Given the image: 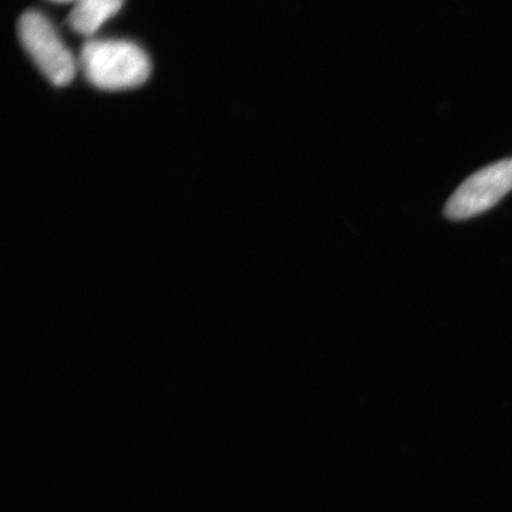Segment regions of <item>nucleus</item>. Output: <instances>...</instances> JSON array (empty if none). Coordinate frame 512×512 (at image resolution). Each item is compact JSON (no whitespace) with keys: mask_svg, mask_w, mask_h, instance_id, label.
<instances>
[{"mask_svg":"<svg viewBox=\"0 0 512 512\" xmlns=\"http://www.w3.org/2000/svg\"><path fill=\"white\" fill-rule=\"evenodd\" d=\"M79 67L94 87L107 92L141 86L151 73L147 53L128 40H89L80 53Z\"/></svg>","mask_w":512,"mask_h":512,"instance_id":"nucleus-1","label":"nucleus"},{"mask_svg":"<svg viewBox=\"0 0 512 512\" xmlns=\"http://www.w3.org/2000/svg\"><path fill=\"white\" fill-rule=\"evenodd\" d=\"M18 35L23 49L50 83L60 87L72 83L79 60L64 45L49 18L37 10H28L20 16Z\"/></svg>","mask_w":512,"mask_h":512,"instance_id":"nucleus-2","label":"nucleus"},{"mask_svg":"<svg viewBox=\"0 0 512 512\" xmlns=\"http://www.w3.org/2000/svg\"><path fill=\"white\" fill-rule=\"evenodd\" d=\"M512 190V160L498 161L467 178L446 205L450 220H467L493 208Z\"/></svg>","mask_w":512,"mask_h":512,"instance_id":"nucleus-3","label":"nucleus"},{"mask_svg":"<svg viewBox=\"0 0 512 512\" xmlns=\"http://www.w3.org/2000/svg\"><path fill=\"white\" fill-rule=\"evenodd\" d=\"M123 3L124 0H76L67 22L77 35L92 37L119 13Z\"/></svg>","mask_w":512,"mask_h":512,"instance_id":"nucleus-4","label":"nucleus"},{"mask_svg":"<svg viewBox=\"0 0 512 512\" xmlns=\"http://www.w3.org/2000/svg\"><path fill=\"white\" fill-rule=\"evenodd\" d=\"M52 2H56V3H73L76 2V0H52Z\"/></svg>","mask_w":512,"mask_h":512,"instance_id":"nucleus-5","label":"nucleus"}]
</instances>
